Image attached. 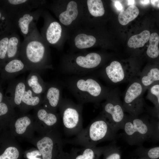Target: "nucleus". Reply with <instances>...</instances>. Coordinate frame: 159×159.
<instances>
[{"instance_id": "nucleus-40", "label": "nucleus", "mask_w": 159, "mask_h": 159, "mask_svg": "<svg viewBox=\"0 0 159 159\" xmlns=\"http://www.w3.org/2000/svg\"><path fill=\"white\" fill-rule=\"evenodd\" d=\"M5 97V94H4L1 87H0V103L3 100Z\"/></svg>"}, {"instance_id": "nucleus-1", "label": "nucleus", "mask_w": 159, "mask_h": 159, "mask_svg": "<svg viewBox=\"0 0 159 159\" xmlns=\"http://www.w3.org/2000/svg\"><path fill=\"white\" fill-rule=\"evenodd\" d=\"M48 46L37 27L21 43L19 57L32 71L52 68Z\"/></svg>"}, {"instance_id": "nucleus-14", "label": "nucleus", "mask_w": 159, "mask_h": 159, "mask_svg": "<svg viewBox=\"0 0 159 159\" xmlns=\"http://www.w3.org/2000/svg\"><path fill=\"white\" fill-rule=\"evenodd\" d=\"M107 146H88L72 148L69 154L70 159H99Z\"/></svg>"}, {"instance_id": "nucleus-27", "label": "nucleus", "mask_w": 159, "mask_h": 159, "mask_svg": "<svg viewBox=\"0 0 159 159\" xmlns=\"http://www.w3.org/2000/svg\"><path fill=\"white\" fill-rule=\"evenodd\" d=\"M149 45L146 51L148 56L152 59L158 58L159 56V49L158 44L159 42V36L156 32L152 33L149 39Z\"/></svg>"}, {"instance_id": "nucleus-13", "label": "nucleus", "mask_w": 159, "mask_h": 159, "mask_svg": "<svg viewBox=\"0 0 159 159\" xmlns=\"http://www.w3.org/2000/svg\"><path fill=\"white\" fill-rule=\"evenodd\" d=\"M29 70L20 58H15L6 62L0 67L1 77L3 80L9 79Z\"/></svg>"}, {"instance_id": "nucleus-9", "label": "nucleus", "mask_w": 159, "mask_h": 159, "mask_svg": "<svg viewBox=\"0 0 159 159\" xmlns=\"http://www.w3.org/2000/svg\"><path fill=\"white\" fill-rule=\"evenodd\" d=\"M47 2L43 0H0V9L14 21L19 15L33 9L44 8Z\"/></svg>"}, {"instance_id": "nucleus-11", "label": "nucleus", "mask_w": 159, "mask_h": 159, "mask_svg": "<svg viewBox=\"0 0 159 159\" xmlns=\"http://www.w3.org/2000/svg\"><path fill=\"white\" fill-rule=\"evenodd\" d=\"M45 8L24 13L14 20L15 26L24 38L30 35L37 27V24Z\"/></svg>"}, {"instance_id": "nucleus-6", "label": "nucleus", "mask_w": 159, "mask_h": 159, "mask_svg": "<svg viewBox=\"0 0 159 159\" xmlns=\"http://www.w3.org/2000/svg\"><path fill=\"white\" fill-rule=\"evenodd\" d=\"M82 105L81 104H76L71 100L62 99L59 106L63 125L69 135L76 136L83 129Z\"/></svg>"}, {"instance_id": "nucleus-2", "label": "nucleus", "mask_w": 159, "mask_h": 159, "mask_svg": "<svg viewBox=\"0 0 159 159\" xmlns=\"http://www.w3.org/2000/svg\"><path fill=\"white\" fill-rule=\"evenodd\" d=\"M117 132L101 113L69 142L83 147L96 146L102 142L115 139Z\"/></svg>"}, {"instance_id": "nucleus-18", "label": "nucleus", "mask_w": 159, "mask_h": 159, "mask_svg": "<svg viewBox=\"0 0 159 159\" xmlns=\"http://www.w3.org/2000/svg\"><path fill=\"white\" fill-rule=\"evenodd\" d=\"M139 78L145 92L153 85L159 83V67H146L141 72Z\"/></svg>"}, {"instance_id": "nucleus-26", "label": "nucleus", "mask_w": 159, "mask_h": 159, "mask_svg": "<svg viewBox=\"0 0 159 159\" xmlns=\"http://www.w3.org/2000/svg\"><path fill=\"white\" fill-rule=\"evenodd\" d=\"M42 100L41 95L34 94L26 86V90L22 97L21 105L35 106L39 104Z\"/></svg>"}, {"instance_id": "nucleus-29", "label": "nucleus", "mask_w": 159, "mask_h": 159, "mask_svg": "<svg viewBox=\"0 0 159 159\" xmlns=\"http://www.w3.org/2000/svg\"><path fill=\"white\" fill-rule=\"evenodd\" d=\"M139 158L148 159H159V146L146 148L140 147L135 151Z\"/></svg>"}, {"instance_id": "nucleus-16", "label": "nucleus", "mask_w": 159, "mask_h": 159, "mask_svg": "<svg viewBox=\"0 0 159 159\" xmlns=\"http://www.w3.org/2000/svg\"><path fill=\"white\" fill-rule=\"evenodd\" d=\"M44 93L43 101L46 106L52 112L55 111L62 99L60 88L55 84L47 85Z\"/></svg>"}, {"instance_id": "nucleus-34", "label": "nucleus", "mask_w": 159, "mask_h": 159, "mask_svg": "<svg viewBox=\"0 0 159 159\" xmlns=\"http://www.w3.org/2000/svg\"><path fill=\"white\" fill-rule=\"evenodd\" d=\"M31 123L30 119L27 116H24L18 118L15 124L16 132L19 134H23Z\"/></svg>"}, {"instance_id": "nucleus-36", "label": "nucleus", "mask_w": 159, "mask_h": 159, "mask_svg": "<svg viewBox=\"0 0 159 159\" xmlns=\"http://www.w3.org/2000/svg\"><path fill=\"white\" fill-rule=\"evenodd\" d=\"M153 130V140L159 141V122L152 118L150 120Z\"/></svg>"}, {"instance_id": "nucleus-32", "label": "nucleus", "mask_w": 159, "mask_h": 159, "mask_svg": "<svg viewBox=\"0 0 159 159\" xmlns=\"http://www.w3.org/2000/svg\"><path fill=\"white\" fill-rule=\"evenodd\" d=\"M103 159H121L120 148L115 143L107 145L103 155Z\"/></svg>"}, {"instance_id": "nucleus-37", "label": "nucleus", "mask_w": 159, "mask_h": 159, "mask_svg": "<svg viewBox=\"0 0 159 159\" xmlns=\"http://www.w3.org/2000/svg\"><path fill=\"white\" fill-rule=\"evenodd\" d=\"M148 110L152 117V118L159 122V107H154L149 108Z\"/></svg>"}, {"instance_id": "nucleus-33", "label": "nucleus", "mask_w": 159, "mask_h": 159, "mask_svg": "<svg viewBox=\"0 0 159 159\" xmlns=\"http://www.w3.org/2000/svg\"><path fill=\"white\" fill-rule=\"evenodd\" d=\"M147 98L151 101L155 107H159V83L154 84L148 89Z\"/></svg>"}, {"instance_id": "nucleus-31", "label": "nucleus", "mask_w": 159, "mask_h": 159, "mask_svg": "<svg viewBox=\"0 0 159 159\" xmlns=\"http://www.w3.org/2000/svg\"><path fill=\"white\" fill-rule=\"evenodd\" d=\"M10 34H0V66L6 62L8 43Z\"/></svg>"}, {"instance_id": "nucleus-41", "label": "nucleus", "mask_w": 159, "mask_h": 159, "mask_svg": "<svg viewBox=\"0 0 159 159\" xmlns=\"http://www.w3.org/2000/svg\"><path fill=\"white\" fill-rule=\"evenodd\" d=\"M150 1V0H140V2L142 4L145 5L148 4Z\"/></svg>"}, {"instance_id": "nucleus-7", "label": "nucleus", "mask_w": 159, "mask_h": 159, "mask_svg": "<svg viewBox=\"0 0 159 159\" xmlns=\"http://www.w3.org/2000/svg\"><path fill=\"white\" fill-rule=\"evenodd\" d=\"M145 92L139 77L129 82L123 95L122 105L125 112L129 115L138 116L143 111Z\"/></svg>"}, {"instance_id": "nucleus-21", "label": "nucleus", "mask_w": 159, "mask_h": 159, "mask_svg": "<svg viewBox=\"0 0 159 159\" xmlns=\"http://www.w3.org/2000/svg\"><path fill=\"white\" fill-rule=\"evenodd\" d=\"M21 44L20 37L16 32L10 34L9 38L6 62L19 57Z\"/></svg>"}, {"instance_id": "nucleus-20", "label": "nucleus", "mask_w": 159, "mask_h": 159, "mask_svg": "<svg viewBox=\"0 0 159 159\" xmlns=\"http://www.w3.org/2000/svg\"><path fill=\"white\" fill-rule=\"evenodd\" d=\"M78 14L77 4L74 1H71L68 3L66 9L60 12L58 18L61 24L68 26L76 18Z\"/></svg>"}, {"instance_id": "nucleus-23", "label": "nucleus", "mask_w": 159, "mask_h": 159, "mask_svg": "<svg viewBox=\"0 0 159 159\" xmlns=\"http://www.w3.org/2000/svg\"><path fill=\"white\" fill-rule=\"evenodd\" d=\"M139 10L134 5H130L125 10L121 11L118 16V20L120 23L125 25L134 20L138 15Z\"/></svg>"}, {"instance_id": "nucleus-10", "label": "nucleus", "mask_w": 159, "mask_h": 159, "mask_svg": "<svg viewBox=\"0 0 159 159\" xmlns=\"http://www.w3.org/2000/svg\"><path fill=\"white\" fill-rule=\"evenodd\" d=\"M41 16L44 20L43 26L41 29V35L49 45H54L58 43L62 36V28L58 22L52 20L49 13L44 8Z\"/></svg>"}, {"instance_id": "nucleus-3", "label": "nucleus", "mask_w": 159, "mask_h": 159, "mask_svg": "<svg viewBox=\"0 0 159 159\" xmlns=\"http://www.w3.org/2000/svg\"><path fill=\"white\" fill-rule=\"evenodd\" d=\"M67 85L79 103L82 104L88 102L98 104L106 99L110 90L92 77L71 78Z\"/></svg>"}, {"instance_id": "nucleus-42", "label": "nucleus", "mask_w": 159, "mask_h": 159, "mask_svg": "<svg viewBox=\"0 0 159 159\" xmlns=\"http://www.w3.org/2000/svg\"><path fill=\"white\" fill-rule=\"evenodd\" d=\"M127 1L128 2V5H134L135 1L134 0H127Z\"/></svg>"}, {"instance_id": "nucleus-22", "label": "nucleus", "mask_w": 159, "mask_h": 159, "mask_svg": "<svg viewBox=\"0 0 159 159\" xmlns=\"http://www.w3.org/2000/svg\"><path fill=\"white\" fill-rule=\"evenodd\" d=\"M17 30L14 21L0 9V34L16 33Z\"/></svg>"}, {"instance_id": "nucleus-12", "label": "nucleus", "mask_w": 159, "mask_h": 159, "mask_svg": "<svg viewBox=\"0 0 159 159\" xmlns=\"http://www.w3.org/2000/svg\"><path fill=\"white\" fill-rule=\"evenodd\" d=\"M26 88V80H12L8 85L5 96L11 105L20 106Z\"/></svg>"}, {"instance_id": "nucleus-5", "label": "nucleus", "mask_w": 159, "mask_h": 159, "mask_svg": "<svg viewBox=\"0 0 159 159\" xmlns=\"http://www.w3.org/2000/svg\"><path fill=\"white\" fill-rule=\"evenodd\" d=\"M102 104L101 113L117 132L122 129L126 115L120 97L119 90L117 88L111 89Z\"/></svg>"}, {"instance_id": "nucleus-35", "label": "nucleus", "mask_w": 159, "mask_h": 159, "mask_svg": "<svg viewBox=\"0 0 159 159\" xmlns=\"http://www.w3.org/2000/svg\"><path fill=\"white\" fill-rule=\"evenodd\" d=\"M19 152L15 147L10 146L7 148L0 156V159H17Z\"/></svg>"}, {"instance_id": "nucleus-19", "label": "nucleus", "mask_w": 159, "mask_h": 159, "mask_svg": "<svg viewBox=\"0 0 159 159\" xmlns=\"http://www.w3.org/2000/svg\"><path fill=\"white\" fill-rule=\"evenodd\" d=\"M26 83V86L34 94L41 95L44 93L47 84L37 71H32L28 76Z\"/></svg>"}, {"instance_id": "nucleus-28", "label": "nucleus", "mask_w": 159, "mask_h": 159, "mask_svg": "<svg viewBox=\"0 0 159 159\" xmlns=\"http://www.w3.org/2000/svg\"><path fill=\"white\" fill-rule=\"evenodd\" d=\"M96 42V39L93 36L84 34H78L74 39L76 47L80 49L91 47L95 44Z\"/></svg>"}, {"instance_id": "nucleus-8", "label": "nucleus", "mask_w": 159, "mask_h": 159, "mask_svg": "<svg viewBox=\"0 0 159 159\" xmlns=\"http://www.w3.org/2000/svg\"><path fill=\"white\" fill-rule=\"evenodd\" d=\"M130 65H123L120 62L114 60L101 72V74L107 81L113 84L130 82L139 77L141 72L137 67Z\"/></svg>"}, {"instance_id": "nucleus-39", "label": "nucleus", "mask_w": 159, "mask_h": 159, "mask_svg": "<svg viewBox=\"0 0 159 159\" xmlns=\"http://www.w3.org/2000/svg\"><path fill=\"white\" fill-rule=\"evenodd\" d=\"M150 1L153 6L159 8V0H152Z\"/></svg>"}, {"instance_id": "nucleus-15", "label": "nucleus", "mask_w": 159, "mask_h": 159, "mask_svg": "<svg viewBox=\"0 0 159 159\" xmlns=\"http://www.w3.org/2000/svg\"><path fill=\"white\" fill-rule=\"evenodd\" d=\"M49 137H45L39 140L37 146L42 156V159H52L54 151L60 150L59 140H54Z\"/></svg>"}, {"instance_id": "nucleus-30", "label": "nucleus", "mask_w": 159, "mask_h": 159, "mask_svg": "<svg viewBox=\"0 0 159 159\" xmlns=\"http://www.w3.org/2000/svg\"><path fill=\"white\" fill-rule=\"evenodd\" d=\"M89 11L95 17L101 16L105 13L102 2L101 0H88L87 1Z\"/></svg>"}, {"instance_id": "nucleus-17", "label": "nucleus", "mask_w": 159, "mask_h": 159, "mask_svg": "<svg viewBox=\"0 0 159 159\" xmlns=\"http://www.w3.org/2000/svg\"><path fill=\"white\" fill-rule=\"evenodd\" d=\"M102 58L96 53H91L85 56H79L76 59L75 62L79 68H81L80 74L87 73V71L97 67L100 64Z\"/></svg>"}, {"instance_id": "nucleus-38", "label": "nucleus", "mask_w": 159, "mask_h": 159, "mask_svg": "<svg viewBox=\"0 0 159 159\" xmlns=\"http://www.w3.org/2000/svg\"><path fill=\"white\" fill-rule=\"evenodd\" d=\"M112 1L115 2V7L118 10L121 11L123 10L122 6L121 3L120 2V1L112 0Z\"/></svg>"}, {"instance_id": "nucleus-24", "label": "nucleus", "mask_w": 159, "mask_h": 159, "mask_svg": "<svg viewBox=\"0 0 159 159\" xmlns=\"http://www.w3.org/2000/svg\"><path fill=\"white\" fill-rule=\"evenodd\" d=\"M150 34L148 30H145L139 34L131 36L129 39L127 45L134 49L143 47L149 39Z\"/></svg>"}, {"instance_id": "nucleus-4", "label": "nucleus", "mask_w": 159, "mask_h": 159, "mask_svg": "<svg viewBox=\"0 0 159 159\" xmlns=\"http://www.w3.org/2000/svg\"><path fill=\"white\" fill-rule=\"evenodd\" d=\"M122 129L123 138L131 145L140 146L145 141L153 140V127L145 117L126 115Z\"/></svg>"}, {"instance_id": "nucleus-25", "label": "nucleus", "mask_w": 159, "mask_h": 159, "mask_svg": "<svg viewBox=\"0 0 159 159\" xmlns=\"http://www.w3.org/2000/svg\"><path fill=\"white\" fill-rule=\"evenodd\" d=\"M37 115L38 119L49 126L55 125L58 121L57 115L53 112H49L44 108L38 109Z\"/></svg>"}, {"instance_id": "nucleus-43", "label": "nucleus", "mask_w": 159, "mask_h": 159, "mask_svg": "<svg viewBox=\"0 0 159 159\" xmlns=\"http://www.w3.org/2000/svg\"><path fill=\"white\" fill-rule=\"evenodd\" d=\"M138 159H148L144 158H139Z\"/></svg>"}]
</instances>
